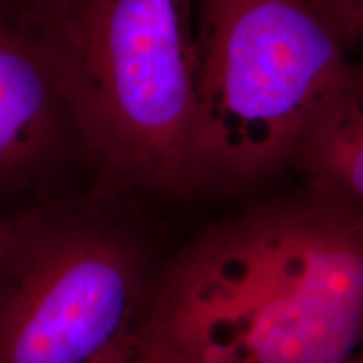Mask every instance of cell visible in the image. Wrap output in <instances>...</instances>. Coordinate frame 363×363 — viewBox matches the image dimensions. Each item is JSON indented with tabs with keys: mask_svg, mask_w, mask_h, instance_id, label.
I'll use <instances>...</instances> for the list:
<instances>
[{
	"mask_svg": "<svg viewBox=\"0 0 363 363\" xmlns=\"http://www.w3.org/2000/svg\"><path fill=\"white\" fill-rule=\"evenodd\" d=\"M76 167L78 131L39 22L0 0V207L66 192L61 180Z\"/></svg>",
	"mask_w": 363,
	"mask_h": 363,
	"instance_id": "cell-5",
	"label": "cell"
},
{
	"mask_svg": "<svg viewBox=\"0 0 363 363\" xmlns=\"http://www.w3.org/2000/svg\"><path fill=\"white\" fill-rule=\"evenodd\" d=\"M291 167L306 187L363 207V59L352 61L316 106Z\"/></svg>",
	"mask_w": 363,
	"mask_h": 363,
	"instance_id": "cell-6",
	"label": "cell"
},
{
	"mask_svg": "<svg viewBox=\"0 0 363 363\" xmlns=\"http://www.w3.org/2000/svg\"><path fill=\"white\" fill-rule=\"evenodd\" d=\"M96 363H187L163 345L136 331L135 337L115 348Z\"/></svg>",
	"mask_w": 363,
	"mask_h": 363,
	"instance_id": "cell-8",
	"label": "cell"
},
{
	"mask_svg": "<svg viewBox=\"0 0 363 363\" xmlns=\"http://www.w3.org/2000/svg\"><path fill=\"white\" fill-rule=\"evenodd\" d=\"M21 227V208L0 211V272L6 264Z\"/></svg>",
	"mask_w": 363,
	"mask_h": 363,
	"instance_id": "cell-9",
	"label": "cell"
},
{
	"mask_svg": "<svg viewBox=\"0 0 363 363\" xmlns=\"http://www.w3.org/2000/svg\"><path fill=\"white\" fill-rule=\"evenodd\" d=\"M56 66L91 192H206L199 157L195 0H43L29 7Z\"/></svg>",
	"mask_w": 363,
	"mask_h": 363,
	"instance_id": "cell-2",
	"label": "cell"
},
{
	"mask_svg": "<svg viewBox=\"0 0 363 363\" xmlns=\"http://www.w3.org/2000/svg\"><path fill=\"white\" fill-rule=\"evenodd\" d=\"M138 202L86 187L21 207L0 272V363H96L135 337L167 254Z\"/></svg>",
	"mask_w": 363,
	"mask_h": 363,
	"instance_id": "cell-3",
	"label": "cell"
},
{
	"mask_svg": "<svg viewBox=\"0 0 363 363\" xmlns=\"http://www.w3.org/2000/svg\"><path fill=\"white\" fill-rule=\"evenodd\" d=\"M348 52L363 45V0H308Z\"/></svg>",
	"mask_w": 363,
	"mask_h": 363,
	"instance_id": "cell-7",
	"label": "cell"
},
{
	"mask_svg": "<svg viewBox=\"0 0 363 363\" xmlns=\"http://www.w3.org/2000/svg\"><path fill=\"white\" fill-rule=\"evenodd\" d=\"M16 2H19L21 6H24V7H33V6H35V4L43 2V0H16Z\"/></svg>",
	"mask_w": 363,
	"mask_h": 363,
	"instance_id": "cell-11",
	"label": "cell"
},
{
	"mask_svg": "<svg viewBox=\"0 0 363 363\" xmlns=\"http://www.w3.org/2000/svg\"><path fill=\"white\" fill-rule=\"evenodd\" d=\"M138 333L187 363H350L363 342V207L303 185L167 251Z\"/></svg>",
	"mask_w": 363,
	"mask_h": 363,
	"instance_id": "cell-1",
	"label": "cell"
},
{
	"mask_svg": "<svg viewBox=\"0 0 363 363\" xmlns=\"http://www.w3.org/2000/svg\"><path fill=\"white\" fill-rule=\"evenodd\" d=\"M199 157L207 190L291 167L316 106L353 59L308 0H195Z\"/></svg>",
	"mask_w": 363,
	"mask_h": 363,
	"instance_id": "cell-4",
	"label": "cell"
},
{
	"mask_svg": "<svg viewBox=\"0 0 363 363\" xmlns=\"http://www.w3.org/2000/svg\"><path fill=\"white\" fill-rule=\"evenodd\" d=\"M350 363H363V342L360 345V348H358V350H357L355 355H353Z\"/></svg>",
	"mask_w": 363,
	"mask_h": 363,
	"instance_id": "cell-10",
	"label": "cell"
}]
</instances>
